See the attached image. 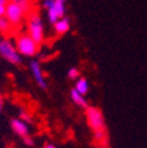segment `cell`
I'll return each mask as SVG.
<instances>
[{
    "label": "cell",
    "mask_w": 147,
    "mask_h": 148,
    "mask_svg": "<svg viewBox=\"0 0 147 148\" xmlns=\"http://www.w3.org/2000/svg\"><path fill=\"white\" fill-rule=\"evenodd\" d=\"M13 31V26L6 19V16H0V33L1 34H10Z\"/></svg>",
    "instance_id": "obj_13"
},
{
    "label": "cell",
    "mask_w": 147,
    "mask_h": 148,
    "mask_svg": "<svg viewBox=\"0 0 147 148\" xmlns=\"http://www.w3.org/2000/svg\"><path fill=\"white\" fill-rule=\"evenodd\" d=\"M23 141H24V143H25L26 146H30V147L34 145V141H33V139H32L30 135H27V136L23 138Z\"/></svg>",
    "instance_id": "obj_17"
},
{
    "label": "cell",
    "mask_w": 147,
    "mask_h": 148,
    "mask_svg": "<svg viewBox=\"0 0 147 148\" xmlns=\"http://www.w3.org/2000/svg\"><path fill=\"white\" fill-rule=\"evenodd\" d=\"M5 16H6V19L11 23V25L13 27H19L24 23L25 18L27 16V13L19 5L8 1L6 4Z\"/></svg>",
    "instance_id": "obj_5"
},
{
    "label": "cell",
    "mask_w": 147,
    "mask_h": 148,
    "mask_svg": "<svg viewBox=\"0 0 147 148\" xmlns=\"http://www.w3.org/2000/svg\"><path fill=\"white\" fill-rule=\"evenodd\" d=\"M3 106H4V101H3L1 94H0V113H1V110H3Z\"/></svg>",
    "instance_id": "obj_20"
},
{
    "label": "cell",
    "mask_w": 147,
    "mask_h": 148,
    "mask_svg": "<svg viewBox=\"0 0 147 148\" xmlns=\"http://www.w3.org/2000/svg\"><path fill=\"white\" fill-rule=\"evenodd\" d=\"M8 1H11V3H14V4H16V5H19L27 14L31 12V10H32V7H31V1L30 0H8Z\"/></svg>",
    "instance_id": "obj_14"
},
{
    "label": "cell",
    "mask_w": 147,
    "mask_h": 148,
    "mask_svg": "<svg viewBox=\"0 0 147 148\" xmlns=\"http://www.w3.org/2000/svg\"><path fill=\"white\" fill-rule=\"evenodd\" d=\"M69 95H71V99H72V101L74 102L77 106H79V107H81V108H84V109H86L89 105H88V102L86 101V99H85V97L84 95H81V94H79L78 92L73 88L72 90H71V93H69Z\"/></svg>",
    "instance_id": "obj_10"
},
{
    "label": "cell",
    "mask_w": 147,
    "mask_h": 148,
    "mask_svg": "<svg viewBox=\"0 0 147 148\" xmlns=\"http://www.w3.org/2000/svg\"><path fill=\"white\" fill-rule=\"evenodd\" d=\"M54 1H56V0H44V1H43V7L46 8V10H48L49 7H52V5L54 4Z\"/></svg>",
    "instance_id": "obj_18"
},
{
    "label": "cell",
    "mask_w": 147,
    "mask_h": 148,
    "mask_svg": "<svg viewBox=\"0 0 147 148\" xmlns=\"http://www.w3.org/2000/svg\"><path fill=\"white\" fill-rule=\"evenodd\" d=\"M99 148H108V146H100Z\"/></svg>",
    "instance_id": "obj_23"
},
{
    "label": "cell",
    "mask_w": 147,
    "mask_h": 148,
    "mask_svg": "<svg viewBox=\"0 0 147 148\" xmlns=\"http://www.w3.org/2000/svg\"><path fill=\"white\" fill-rule=\"evenodd\" d=\"M19 119L23 120V121H25L26 123L32 122V116H31L27 112H25V110H21V112L19 113Z\"/></svg>",
    "instance_id": "obj_16"
},
{
    "label": "cell",
    "mask_w": 147,
    "mask_h": 148,
    "mask_svg": "<svg viewBox=\"0 0 147 148\" xmlns=\"http://www.w3.org/2000/svg\"><path fill=\"white\" fill-rule=\"evenodd\" d=\"M85 110H86L85 115H86L87 125L92 129V132L101 131V129H107L106 123H105V118H104V114H102L100 108L93 107V106H88Z\"/></svg>",
    "instance_id": "obj_3"
},
{
    "label": "cell",
    "mask_w": 147,
    "mask_h": 148,
    "mask_svg": "<svg viewBox=\"0 0 147 148\" xmlns=\"http://www.w3.org/2000/svg\"><path fill=\"white\" fill-rule=\"evenodd\" d=\"M8 3V0H0V4L1 5H6Z\"/></svg>",
    "instance_id": "obj_22"
},
{
    "label": "cell",
    "mask_w": 147,
    "mask_h": 148,
    "mask_svg": "<svg viewBox=\"0 0 147 148\" xmlns=\"http://www.w3.org/2000/svg\"><path fill=\"white\" fill-rule=\"evenodd\" d=\"M59 1H61V3H65V1H67V0H59Z\"/></svg>",
    "instance_id": "obj_24"
},
{
    "label": "cell",
    "mask_w": 147,
    "mask_h": 148,
    "mask_svg": "<svg viewBox=\"0 0 147 148\" xmlns=\"http://www.w3.org/2000/svg\"><path fill=\"white\" fill-rule=\"evenodd\" d=\"M74 89L78 92L79 94H81V95L85 97V95L88 93V90H89V84H88L87 79H85V78H79V79L77 80V82H76Z\"/></svg>",
    "instance_id": "obj_12"
},
{
    "label": "cell",
    "mask_w": 147,
    "mask_h": 148,
    "mask_svg": "<svg viewBox=\"0 0 147 148\" xmlns=\"http://www.w3.org/2000/svg\"><path fill=\"white\" fill-rule=\"evenodd\" d=\"M67 77H68V79H71V80H78V79L80 78V72H79L78 68L72 67V68L68 69Z\"/></svg>",
    "instance_id": "obj_15"
},
{
    "label": "cell",
    "mask_w": 147,
    "mask_h": 148,
    "mask_svg": "<svg viewBox=\"0 0 147 148\" xmlns=\"http://www.w3.org/2000/svg\"><path fill=\"white\" fill-rule=\"evenodd\" d=\"M5 11H6V5L0 4V16H5Z\"/></svg>",
    "instance_id": "obj_19"
},
{
    "label": "cell",
    "mask_w": 147,
    "mask_h": 148,
    "mask_svg": "<svg viewBox=\"0 0 147 148\" xmlns=\"http://www.w3.org/2000/svg\"><path fill=\"white\" fill-rule=\"evenodd\" d=\"M66 12L65 8V3H61L59 0H56L54 4L52 5V7H49L47 10V16H48V21L51 24H56L59 19L64 18Z\"/></svg>",
    "instance_id": "obj_7"
},
{
    "label": "cell",
    "mask_w": 147,
    "mask_h": 148,
    "mask_svg": "<svg viewBox=\"0 0 147 148\" xmlns=\"http://www.w3.org/2000/svg\"><path fill=\"white\" fill-rule=\"evenodd\" d=\"M15 48L20 55H24V57H34L38 53L39 45L27 33H20V34H18L15 39Z\"/></svg>",
    "instance_id": "obj_2"
},
{
    "label": "cell",
    "mask_w": 147,
    "mask_h": 148,
    "mask_svg": "<svg viewBox=\"0 0 147 148\" xmlns=\"http://www.w3.org/2000/svg\"><path fill=\"white\" fill-rule=\"evenodd\" d=\"M69 27H71V23H69V19L68 18H61L59 19L56 24H53V28L56 31V33L58 35H61V34H65L66 32L69 31Z\"/></svg>",
    "instance_id": "obj_9"
},
{
    "label": "cell",
    "mask_w": 147,
    "mask_h": 148,
    "mask_svg": "<svg viewBox=\"0 0 147 148\" xmlns=\"http://www.w3.org/2000/svg\"><path fill=\"white\" fill-rule=\"evenodd\" d=\"M44 148H57L54 145H52V143H46L45 146H44Z\"/></svg>",
    "instance_id": "obj_21"
},
{
    "label": "cell",
    "mask_w": 147,
    "mask_h": 148,
    "mask_svg": "<svg viewBox=\"0 0 147 148\" xmlns=\"http://www.w3.org/2000/svg\"><path fill=\"white\" fill-rule=\"evenodd\" d=\"M0 57L15 66L23 64L21 55L18 53L15 45H13L12 41L8 39H0Z\"/></svg>",
    "instance_id": "obj_4"
},
{
    "label": "cell",
    "mask_w": 147,
    "mask_h": 148,
    "mask_svg": "<svg viewBox=\"0 0 147 148\" xmlns=\"http://www.w3.org/2000/svg\"><path fill=\"white\" fill-rule=\"evenodd\" d=\"M27 34L38 44L41 45L45 40V28L44 23L39 13L30 12L27 14Z\"/></svg>",
    "instance_id": "obj_1"
},
{
    "label": "cell",
    "mask_w": 147,
    "mask_h": 148,
    "mask_svg": "<svg viewBox=\"0 0 147 148\" xmlns=\"http://www.w3.org/2000/svg\"><path fill=\"white\" fill-rule=\"evenodd\" d=\"M30 69H31V73H32L36 85H38L41 89L46 90L47 89V82H46V79L44 75L43 68L40 66V62L38 60H32L30 64Z\"/></svg>",
    "instance_id": "obj_6"
},
{
    "label": "cell",
    "mask_w": 147,
    "mask_h": 148,
    "mask_svg": "<svg viewBox=\"0 0 147 148\" xmlns=\"http://www.w3.org/2000/svg\"><path fill=\"white\" fill-rule=\"evenodd\" d=\"M11 127L13 129V132L16 134V135H19L21 139L30 135V128H28V125L20 120V119H12L11 120Z\"/></svg>",
    "instance_id": "obj_8"
},
{
    "label": "cell",
    "mask_w": 147,
    "mask_h": 148,
    "mask_svg": "<svg viewBox=\"0 0 147 148\" xmlns=\"http://www.w3.org/2000/svg\"><path fill=\"white\" fill-rule=\"evenodd\" d=\"M93 139L100 146H108V133H107V129H101V131L93 132Z\"/></svg>",
    "instance_id": "obj_11"
}]
</instances>
